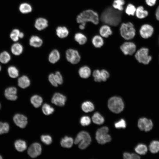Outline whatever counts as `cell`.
Instances as JSON below:
<instances>
[{
	"mask_svg": "<svg viewBox=\"0 0 159 159\" xmlns=\"http://www.w3.org/2000/svg\"><path fill=\"white\" fill-rule=\"evenodd\" d=\"M75 41L80 45L85 44L87 41V38L85 34L82 32H78L74 35Z\"/></svg>",
	"mask_w": 159,
	"mask_h": 159,
	"instance_id": "20",
	"label": "cell"
},
{
	"mask_svg": "<svg viewBox=\"0 0 159 159\" xmlns=\"http://www.w3.org/2000/svg\"><path fill=\"white\" fill-rule=\"evenodd\" d=\"M81 108L84 112H88L93 111L94 109V106L92 102L89 101H86L83 103Z\"/></svg>",
	"mask_w": 159,
	"mask_h": 159,
	"instance_id": "33",
	"label": "cell"
},
{
	"mask_svg": "<svg viewBox=\"0 0 159 159\" xmlns=\"http://www.w3.org/2000/svg\"><path fill=\"white\" fill-rule=\"evenodd\" d=\"M125 1V0H114L112 6L114 9L120 11H124Z\"/></svg>",
	"mask_w": 159,
	"mask_h": 159,
	"instance_id": "28",
	"label": "cell"
},
{
	"mask_svg": "<svg viewBox=\"0 0 159 159\" xmlns=\"http://www.w3.org/2000/svg\"><path fill=\"white\" fill-rule=\"evenodd\" d=\"M91 122L90 118L87 116H83L80 120V123L83 126L89 125L90 123Z\"/></svg>",
	"mask_w": 159,
	"mask_h": 159,
	"instance_id": "45",
	"label": "cell"
},
{
	"mask_svg": "<svg viewBox=\"0 0 159 159\" xmlns=\"http://www.w3.org/2000/svg\"><path fill=\"white\" fill-rule=\"evenodd\" d=\"M9 128V125L8 123L0 122V135L7 133Z\"/></svg>",
	"mask_w": 159,
	"mask_h": 159,
	"instance_id": "40",
	"label": "cell"
},
{
	"mask_svg": "<svg viewBox=\"0 0 159 159\" xmlns=\"http://www.w3.org/2000/svg\"><path fill=\"white\" fill-rule=\"evenodd\" d=\"M31 81L29 79L26 75H23L18 79V85L21 88H26L29 87Z\"/></svg>",
	"mask_w": 159,
	"mask_h": 159,
	"instance_id": "25",
	"label": "cell"
},
{
	"mask_svg": "<svg viewBox=\"0 0 159 159\" xmlns=\"http://www.w3.org/2000/svg\"><path fill=\"white\" fill-rule=\"evenodd\" d=\"M17 89L14 87H9L6 88L4 91V95L8 100L11 101L16 100L17 98Z\"/></svg>",
	"mask_w": 159,
	"mask_h": 159,
	"instance_id": "18",
	"label": "cell"
},
{
	"mask_svg": "<svg viewBox=\"0 0 159 159\" xmlns=\"http://www.w3.org/2000/svg\"><path fill=\"white\" fill-rule=\"evenodd\" d=\"M2 158H3L2 156L1 155H0V159H2Z\"/></svg>",
	"mask_w": 159,
	"mask_h": 159,
	"instance_id": "55",
	"label": "cell"
},
{
	"mask_svg": "<svg viewBox=\"0 0 159 159\" xmlns=\"http://www.w3.org/2000/svg\"><path fill=\"white\" fill-rule=\"evenodd\" d=\"M30 100L31 103L36 108L39 107L43 102L42 98L38 95H34L32 96Z\"/></svg>",
	"mask_w": 159,
	"mask_h": 159,
	"instance_id": "31",
	"label": "cell"
},
{
	"mask_svg": "<svg viewBox=\"0 0 159 159\" xmlns=\"http://www.w3.org/2000/svg\"><path fill=\"white\" fill-rule=\"evenodd\" d=\"M92 44L96 48L102 47L104 43L103 38L100 35L96 34L92 37L91 40Z\"/></svg>",
	"mask_w": 159,
	"mask_h": 159,
	"instance_id": "23",
	"label": "cell"
},
{
	"mask_svg": "<svg viewBox=\"0 0 159 159\" xmlns=\"http://www.w3.org/2000/svg\"><path fill=\"white\" fill-rule=\"evenodd\" d=\"M42 148L41 145L38 143H35L32 144L29 147L27 153L32 158H35L41 153Z\"/></svg>",
	"mask_w": 159,
	"mask_h": 159,
	"instance_id": "13",
	"label": "cell"
},
{
	"mask_svg": "<svg viewBox=\"0 0 159 159\" xmlns=\"http://www.w3.org/2000/svg\"><path fill=\"white\" fill-rule=\"evenodd\" d=\"M20 11L24 14H26L31 13L33 10L32 5L29 3L24 2L21 4L19 6Z\"/></svg>",
	"mask_w": 159,
	"mask_h": 159,
	"instance_id": "26",
	"label": "cell"
},
{
	"mask_svg": "<svg viewBox=\"0 0 159 159\" xmlns=\"http://www.w3.org/2000/svg\"><path fill=\"white\" fill-rule=\"evenodd\" d=\"M154 29L153 27L148 24L142 25L139 30L140 36L143 39H147L151 37L153 34Z\"/></svg>",
	"mask_w": 159,
	"mask_h": 159,
	"instance_id": "12",
	"label": "cell"
},
{
	"mask_svg": "<svg viewBox=\"0 0 159 159\" xmlns=\"http://www.w3.org/2000/svg\"><path fill=\"white\" fill-rule=\"evenodd\" d=\"M138 125L140 130L146 132L151 130L153 127V124L151 120L145 117L140 118L138 122Z\"/></svg>",
	"mask_w": 159,
	"mask_h": 159,
	"instance_id": "11",
	"label": "cell"
},
{
	"mask_svg": "<svg viewBox=\"0 0 159 159\" xmlns=\"http://www.w3.org/2000/svg\"><path fill=\"white\" fill-rule=\"evenodd\" d=\"M155 16L157 20L159 21V6L158 7L156 10Z\"/></svg>",
	"mask_w": 159,
	"mask_h": 159,
	"instance_id": "53",
	"label": "cell"
},
{
	"mask_svg": "<svg viewBox=\"0 0 159 159\" xmlns=\"http://www.w3.org/2000/svg\"><path fill=\"white\" fill-rule=\"evenodd\" d=\"M108 132L109 128L106 126L97 129L96 133L95 138L99 143L103 144L111 140V137L108 134Z\"/></svg>",
	"mask_w": 159,
	"mask_h": 159,
	"instance_id": "7",
	"label": "cell"
},
{
	"mask_svg": "<svg viewBox=\"0 0 159 159\" xmlns=\"http://www.w3.org/2000/svg\"><path fill=\"white\" fill-rule=\"evenodd\" d=\"M78 28L79 30L81 31H84L85 30L86 27V25L83 24H78Z\"/></svg>",
	"mask_w": 159,
	"mask_h": 159,
	"instance_id": "51",
	"label": "cell"
},
{
	"mask_svg": "<svg viewBox=\"0 0 159 159\" xmlns=\"http://www.w3.org/2000/svg\"><path fill=\"white\" fill-rule=\"evenodd\" d=\"M55 80L58 85L62 84L63 82L62 76L61 73L58 71H56L54 74Z\"/></svg>",
	"mask_w": 159,
	"mask_h": 159,
	"instance_id": "43",
	"label": "cell"
},
{
	"mask_svg": "<svg viewBox=\"0 0 159 159\" xmlns=\"http://www.w3.org/2000/svg\"><path fill=\"white\" fill-rule=\"evenodd\" d=\"M0 108H1V104H0Z\"/></svg>",
	"mask_w": 159,
	"mask_h": 159,
	"instance_id": "57",
	"label": "cell"
},
{
	"mask_svg": "<svg viewBox=\"0 0 159 159\" xmlns=\"http://www.w3.org/2000/svg\"><path fill=\"white\" fill-rule=\"evenodd\" d=\"M78 72L80 76L82 78L84 79L88 78L91 74L90 69L86 65L81 67L79 69Z\"/></svg>",
	"mask_w": 159,
	"mask_h": 159,
	"instance_id": "21",
	"label": "cell"
},
{
	"mask_svg": "<svg viewBox=\"0 0 159 159\" xmlns=\"http://www.w3.org/2000/svg\"><path fill=\"white\" fill-rule=\"evenodd\" d=\"M60 57V55L59 52L57 49H54L49 54L48 59L50 63L54 64L59 60Z\"/></svg>",
	"mask_w": 159,
	"mask_h": 159,
	"instance_id": "22",
	"label": "cell"
},
{
	"mask_svg": "<svg viewBox=\"0 0 159 159\" xmlns=\"http://www.w3.org/2000/svg\"><path fill=\"white\" fill-rule=\"evenodd\" d=\"M120 49L125 55H132L136 51V46L132 42L126 41L123 42L120 46Z\"/></svg>",
	"mask_w": 159,
	"mask_h": 159,
	"instance_id": "9",
	"label": "cell"
},
{
	"mask_svg": "<svg viewBox=\"0 0 159 159\" xmlns=\"http://www.w3.org/2000/svg\"><path fill=\"white\" fill-rule=\"evenodd\" d=\"M113 34L111 27L108 25L103 24L100 27L99 29V34L103 38H108Z\"/></svg>",
	"mask_w": 159,
	"mask_h": 159,
	"instance_id": "17",
	"label": "cell"
},
{
	"mask_svg": "<svg viewBox=\"0 0 159 159\" xmlns=\"http://www.w3.org/2000/svg\"><path fill=\"white\" fill-rule=\"evenodd\" d=\"M76 22L78 24H83L86 25L88 23L91 22L94 24H98L100 21L99 15L95 11L91 9L84 10L76 16Z\"/></svg>",
	"mask_w": 159,
	"mask_h": 159,
	"instance_id": "2",
	"label": "cell"
},
{
	"mask_svg": "<svg viewBox=\"0 0 159 159\" xmlns=\"http://www.w3.org/2000/svg\"><path fill=\"white\" fill-rule=\"evenodd\" d=\"M42 110L45 115H49L53 112L54 109L49 105L47 104H44L42 107Z\"/></svg>",
	"mask_w": 159,
	"mask_h": 159,
	"instance_id": "39",
	"label": "cell"
},
{
	"mask_svg": "<svg viewBox=\"0 0 159 159\" xmlns=\"http://www.w3.org/2000/svg\"><path fill=\"white\" fill-rule=\"evenodd\" d=\"M13 120L16 125L21 128H25L28 123L26 117L22 114L19 113L14 115Z\"/></svg>",
	"mask_w": 159,
	"mask_h": 159,
	"instance_id": "14",
	"label": "cell"
},
{
	"mask_svg": "<svg viewBox=\"0 0 159 159\" xmlns=\"http://www.w3.org/2000/svg\"><path fill=\"white\" fill-rule=\"evenodd\" d=\"M102 81L105 82L109 77L110 74L109 72L105 69H102L100 70Z\"/></svg>",
	"mask_w": 159,
	"mask_h": 159,
	"instance_id": "46",
	"label": "cell"
},
{
	"mask_svg": "<svg viewBox=\"0 0 159 159\" xmlns=\"http://www.w3.org/2000/svg\"><path fill=\"white\" fill-rule=\"evenodd\" d=\"M14 146L16 149L19 152H22L27 148L26 143L24 140L19 139L14 143Z\"/></svg>",
	"mask_w": 159,
	"mask_h": 159,
	"instance_id": "27",
	"label": "cell"
},
{
	"mask_svg": "<svg viewBox=\"0 0 159 159\" xmlns=\"http://www.w3.org/2000/svg\"><path fill=\"white\" fill-rule=\"evenodd\" d=\"M66 57L67 61L72 64H76L80 61L81 57L77 50L69 49L66 52Z\"/></svg>",
	"mask_w": 159,
	"mask_h": 159,
	"instance_id": "8",
	"label": "cell"
},
{
	"mask_svg": "<svg viewBox=\"0 0 159 159\" xmlns=\"http://www.w3.org/2000/svg\"><path fill=\"white\" fill-rule=\"evenodd\" d=\"M91 138L89 134L87 132L82 131L80 132L76 136L74 143H79V148L82 150L87 148L90 144Z\"/></svg>",
	"mask_w": 159,
	"mask_h": 159,
	"instance_id": "5",
	"label": "cell"
},
{
	"mask_svg": "<svg viewBox=\"0 0 159 159\" xmlns=\"http://www.w3.org/2000/svg\"><path fill=\"white\" fill-rule=\"evenodd\" d=\"M115 126L117 128H125L126 126L125 122L124 119H121L115 123Z\"/></svg>",
	"mask_w": 159,
	"mask_h": 159,
	"instance_id": "48",
	"label": "cell"
},
{
	"mask_svg": "<svg viewBox=\"0 0 159 159\" xmlns=\"http://www.w3.org/2000/svg\"><path fill=\"white\" fill-rule=\"evenodd\" d=\"M24 36V33L22 32H20L19 35V38L22 39L23 38Z\"/></svg>",
	"mask_w": 159,
	"mask_h": 159,
	"instance_id": "54",
	"label": "cell"
},
{
	"mask_svg": "<svg viewBox=\"0 0 159 159\" xmlns=\"http://www.w3.org/2000/svg\"><path fill=\"white\" fill-rule=\"evenodd\" d=\"M109 109L112 112L118 113L124 109V104L122 99L119 97L114 96L110 98L108 102Z\"/></svg>",
	"mask_w": 159,
	"mask_h": 159,
	"instance_id": "4",
	"label": "cell"
},
{
	"mask_svg": "<svg viewBox=\"0 0 159 159\" xmlns=\"http://www.w3.org/2000/svg\"><path fill=\"white\" fill-rule=\"evenodd\" d=\"M131 159H139L140 158V156L138 155L132 153Z\"/></svg>",
	"mask_w": 159,
	"mask_h": 159,
	"instance_id": "52",
	"label": "cell"
},
{
	"mask_svg": "<svg viewBox=\"0 0 159 159\" xmlns=\"http://www.w3.org/2000/svg\"><path fill=\"white\" fill-rule=\"evenodd\" d=\"M66 100V97L65 96L60 93L57 92L53 95L51 102L56 105L62 106L65 105Z\"/></svg>",
	"mask_w": 159,
	"mask_h": 159,
	"instance_id": "16",
	"label": "cell"
},
{
	"mask_svg": "<svg viewBox=\"0 0 159 159\" xmlns=\"http://www.w3.org/2000/svg\"><path fill=\"white\" fill-rule=\"evenodd\" d=\"M92 120L94 123L99 125L103 124L104 121L103 117L98 112H96L93 114Z\"/></svg>",
	"mask_w": 159,
	"mask_h": 159,
	"instance_id": "36",
	"label": "cell"
},
{
	"mask_svg": "<svg viewBox=\"0 0 159 159\" xmlns=\"http://www.w3.org/2000/svg\"><path fill=\"white\" fill-rule=\"evenodd\" d=\"M149 51L148 49L147 48H141L135 52V58L140 63L148 64L152 59L151 56L149 54Z\"/></svg>",
	"mask_w": 159,
	"mask_h": 159,
	"instance_id": "6",
	"label": "cell"
},
{
	"mask_svg": "<svg viewBox=\"0 0 159 159\" xmlns=\"http://www.w3.org/2000/svg\"><path fill=\"white\" fill-rule=\"evenodd\" d=\"M49 22L48 19L42 16L37 18L34 21V27L38 31H42L46 29L49 26Z\"/></svg>",
	"mask_w": 159,
	"mask_h": 159,
	"instance_id": "10",
	"label": "cell"
},
{
	"mask_svg": "<svg viewBox=\"0 0 159 159\" xmlns=\"http://www.w3.org/2000/svg\"><path fill=\"white\" fill-rule=\"evenodd\" d=\"M29 44L30 46L34 48H39L42 45L43 41L39 36L33 35L29 39Z\"/></svg>",
	"mask_w": 159,
	"mask_h": 159,
	"instance_id": "19",
	"label": "cell"
},
{
	"mask_svg": "<svg viewBox=\"0 0 159 159\" xmlns=\"http://www.w3.org/2000/svg\"><path fill=\"white\" fill-rule=\"evenodd\" d=\"M123 158L125 159H131V154L128 153H125L123 155Z\"/></svg>",
	"mask_w": 159,
	"mask_h": 159,
	"instance_id": "50",
	"label": "cell"
},
{
	"mask_svg": "<svg viewBox=\"0 0 159 159\" xmlns=\"http://www.w3.org/2000/svg\"><path fill=\"white\" fill-rule=\"evenodd\" d=\"M7 72L9 77L12 78H16L19 76V71L14 66L9 67L8 68Z\"/></svg>",
	"mask_w": 159,
	"mask_h": 159,
	"instance_id": "38",
	"label": "cell"
},
{
	"mask_svg": "<svg viewBox=\"0 0 159 159\" xmlns=\"http://www.w3.org/2000/svg\"><path fill=\"white\" fill-rule=\"evenodd\" d=\"M148 14V11L145 9L142 6H139L136 7L135 16L137 19H143L146 17Z\"/></svg>",
	"mask_w": 159,
	"mask_h": 159,
	"instance_id": "24",
	"label": "cell"
},
{
	"mask_svg": "<svg viewBox=\"0 0 159 159\" xmlns=\"http://www.w3.org/2000/svg\"><path fill=\"white\" fill-rule=\"evenodd\" d=\"M11 57L9 54L6 51H4L0 54V62L3 64H6L10 60Z\"/></svg>",
	"mask_w": 159,
	"mask_h": 159,
	"instance_id": "37",
	"label": "cell"
},
{
	"mask_svg": "<svg viewBox=\"0 0 159 159\" xmlns=\"http://www.w3.org/2000/svg\"><path fill=\"white\" fill-rule=\"evenodd\" d=\"M136 7L133 4L128 3L125 6L124 11L125 13L128 16H135Z\"/></svg>",
	"mask_w": 159,
	"mask_h": 159,
	"instance_id": "29",
	"label": "cell"
},
{
	"mask_svg": "<svg viewBox=\"0 0 159 159\" xmlns=\"http://www.w3.org/2000/svg\"><path fill=\"white\" fill-rule=\"evenodd\" d=\"M23 48L21 44L16 43L13 44L11 48V52L15 55H19L21 54L23 51Z\"/></svg>",
	"mask_w": 159,
	"mask_h": 159,
	"instance_id": "30",
	"label": "cell"
},
{
	"mask_svg": "<svg viewBox=\"0 0 159 159\" xmlns=\"http://www.w3.org/2000/svg\"><path fill=\"white\" fill-rule=\"evenodd\" d=\"M41 141L46 145L50 144L52 142V139L51 137L48 135H43L41 137Z\"/></svg>",
	"mask_w": 159,
	"mask_h": 159,
	"instance_id": "44",
	"label": "cell"
},
{
	"mask_svg": "<svg viewBox=\"0 0 159 159\" xmlns=\"http://www.w3.org/2000/svg\"><path fill=\"white\" fill-rule=\"evenodd\" d=\"M92 76L95 82H102L100 71V70H95L92 73Z\"/></svg>",
	"mask_w": 159,
	"mask_h": 159,
	"instance_id": "42",
	"label": "cell"
},
{
	"mask_svg": "<svg viewBox=\"0 0 159 159\" xmlns=\"http://www.w3.org/2000/svg\"><path fill=\"white\" fill-rule=\"evenodd\" d=\"M149 149L150 151L153 153H156L159 151V141L153 140L150 143Z\"/></svg>",
	"mask_w": 159,
	"mask_h": 159,
	"instance_id": "34",
	"label": "cell"
},
{
	"mask_svg": "<svg viewBox=\"0 0 159 159\" xmlns=\"http://www.w3.org/2000/svg\"><path fill=\"white\" fill-rule=\"evenodd\" d=\"M49 81L51 85L54 87H57L58 85L56 82L54 77V74L51 73L48 76Z\"/></svg>",
	"mask_w": 159,
	"mask_h": 159,
	"instance_id": "47",
	"label": "cell"
},
{
	"mask_svg": "<svg viewBox=\"0 0 159 159\" xmlns=\"http://www.w3.org/2000/svg\"><path fill=\"white\" fill-rule=\"evenodd\" d=\"M156 0H145L146 4L148 6H152L155 5Z\"/></svg>",
	"mask_w": 159,
	"mask_h": 159,
	"instance_id": "49",
	"label": "cell"
},
{
	"mask_svg": "<svg viewBox=\"0 0 159 159\" xmlns=\"http://www.w3.org/2000/svg\"><path fill=\"white\" fill-rule=\"evenodd\" d=\"M135 150L138 154L143 155L146 153L148 149L147 147L145 145L143 144H140L135 147Z\"/></svg>",
	"mask_w": 159,
	"mask_h": 159,
	"instance_id": "35",
	"label": "cell"
},
{
	"mask_svg": "<svg viewBox=\"0 0 159 159\" xmlns=\"http://www.w3.org/2000/svg\"><path fill=\"white\" fill-rule=\"evenodd\" d=\"M119 30L121 37L126 40H132L136 34V29L134 24L131 21L121 23Z\"/></svg>",
	"mask_w": 159,
	"mask_h": 159,
	"instance_id": "3",
	"label": "cell"
},
{
	"mask_svg": "<svg viewBox=\"0 0 159 159\" xmlns=\"http://www.w3.org/2000/svg\"><path fill=\"white\" fill-rule=\"evenodd\" d=\"M55 33L57 37L60 39L67 38L69 35V31L66 26L59 25L55 29Z\"/></svg>",
	"mask_w": 159,
	"mask_h": 159,
	"instance_id": "15",
	"label": "cell"
},
{
	"mask_svg": "<svg viewBox=\"0 0 159 159\" xmlns=\"http://www.w3.org/2000/svg\"><path fill=\"white\" fill-rule=\"evenodd\" d=\"M73 143V139L70 137L65 136L61 141V145L64 148H69L72 147Z\"/></svg>",
	"mask_w": 159,
	"mask_h": 159,
	"instance_id": "32",
	"label": "cell"
},
{
	"mask_svg": "<svg viewBox=\"0 0 159 159\" xmlns=\"http://www.w3.org/2000/svg\"><path fill=\"white\" fill-rule=\"evenodd\" d=\"M1 66L0 65V71H1Z\"/></svg>",
	"mask_w": 159,
	"mask_h": 159,
	"instance_id": "56",
	"label": "cell"
},
{
	"mask_svg": "<svg viewBox=\"0 0 159 159\" xmlns=\"http://www.w3.org/2000/svg\"><path fill=\"white\" fill-rule=\"evenodd\" d=\"M20 31L17 29L13 30L10 35V37L11 39L14 42L17 41L19 38Z\"/></svg>",
	"mask_w": 159,
	"mask_h": 159,
	"instance_id": "41",
	"label": "cell"
},
{
	"mask_svg": "<svg viewBox=\"0 0 159 159\" xmlns=\"http://www.w3.org/2000/svg\"><path fill=\"white\" fill-rule=\"evenodd\" d=\"M124 11H120L114 9L112 6L105 8L99 15V23L105 24L111 27L119 26L122 22Z\"/></svg>",
	"mask_w": 159,
	"mask_h": 159,
	"instance_id": "1",
	"label": "cell"
}]
</instances>
